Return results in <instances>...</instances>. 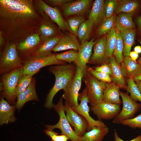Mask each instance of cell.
<instances>
[{"mask_svg": "<svg viewBox=\"0 0 141 141\" xmlns=\"http://www.w3.org/2000/svg\"><path fill=\"white\" fill-rule=\"evenodd\" d=\"M43 20L32 0H0V32L7 42L17 45L37 33Z\"/></svg>", "mask_w": 141, "mask_h": 141, "instance_id": "1", "label": "cell"}, {"mask_svg": "<svg viewBox=\"0 0 141 141\" xmlns=\"http://www.w3.org/2000/svg\"><path fill=\"white\" fill-rule=\"evenodd\" d=\"M76 69V66L71 63L54 65L48 68L49 72L54 75L55 81L46 97L44 105L46 108L50 109L53 107L54 96L60 90H63L67 87L74 75Z\"/></svg>", "mask_w": 141, "mask_h": 141, "instance_id": "2", "label": "cell"}, {"mask_svg": "<svg viewBox=\"0 0 141 141\" xmlns=\"http://www.w3.org/2000/svg\"><path fill=\"white\" fill-rule=\"evenodd\" d=\"M23 66L19 56L17 45L8 42L5 44L1 52L0 59V73L1 75L9 72Z\"/></svg>", "mask_w": 141, "mask_h": 141, "instance_id": "3", "label": "cell"}, {"mask_svg": "<svg viewBox=\"0 0 141 141\" xmlns=\"http://www.w3.org/2000/svg\"><path fill=\"white\" fill-rule=\"evenodd\" d=\"M62 97L57 103L54 105L53 108L59 116L58 122L53 125H46L47 129L53 130L58 128L61 131V134L67 136L71 141H80V137L76 133L69 122L65 113Z\"/></svg>", "mask_w": 141, "mask_h": 141, "instance_id": "4", "label": "cell"}, {"mask_svg": "<svg viewBox=\"0 0 141 141\" xmlns=\"http://www.w3.org/2000/svg\"><path fill=\"white\" fill-rule=\"evenodd\" d=\"M23 70L22 67L2 75L1 83L3 87L2 96L5 98L9 103L13 104L15 103L16 89L19 79L23 74Z\"/></svg>", "mask_w": 141, "mask_h": 141, "instance_id": "5", "label": "cell"}, {"mask_svg": "<svg viewBox=\"0 0 141 141\" xmlns=\"http://www.w3.org/2000/svg\"><path fill=\"white\" fill-rule=\"evenodd\" d=\"M84 78L89 103L91 106L96 105L103 101L105 83L99 80L87 71Z\"/></svg>", "mask_w": 141, "mask_h": 141, "instance_id": "6", "label": "cell"}, {"mask_svg": "<svg viewBox=\"0 0 141 141\" xmlns=\"http://www.w3.org/2000/svg\"><path fill=\"white\" fill-rule=\"evenodd\" d=\"M66 64L57 60L55 54L44 57H32L23 63V74L34 75L43 67Z\"/></svg>", "mask_w": 141, "mask_h": 141, "instance_id": "7", "label": "cell"}, {"mask_svg": "<svg viewBox=\"0 0 141 141\" xmlns=\"http://www.w3.org/2000/svg\"><path fill=\"white\" fill-rule=\"evenodd\" d=\"M84 75L81 70L77 67L75 73L67 87L63 91L62 97L71 108L78 106L79 92L81 88Z\"/></svg>", "mask_w": 141, "mask_h": 141, "instance_id": "8", "label": "cell"}, {"mask_svg": "<svg viewBox=\"0 0 141 141\" xmlns=\"http://www.w3.org/2000/svg\"><path fill=\"white\" fill-rule=\"evenodd\" d=\"M122 103V109L118 115L113 120L115 124H119L122 121L133 118L141 108V103L133 100L127 93L120 91Z\"/></svg>", "mask_w": 141, "mask_h": 141, "instance_id": "9", "label": "cell"}, {"mask_svg": "<svg viewBox=\"0 0 141 141\" xmlns=\"http://www.w3.org/2000/svg\"><path fill=\"white\" fill-rule=\"evenodd\" d=\"M78 99L80 101L78 105L72 108L73 110L83 116L89 124L88 131L93 127L107 126L101 120H95L90 116L89 113L90 108L88 105L89 101L85 88L79 93Z\"/></svg>", "mask_w": 141, "mask_h": 141, "instance_id": "10", "label": "cell"}, {"mask_svg": "<svg viewBox=\"0 0 141 141\" xmlns=\"http://www.w3.org/2000/svg\"><path fill=\"white\" fill-rule=\"evenodd\" d=\"M64 109L70 125L77 135L80 137H82L88 128L89 124L87 121L83 116L73 110L66 103L64 105Z\"/></svg>", "mask_w": 141, "mask_h": 141, "instance_id": "11", "label": "cell"}, {"mask_svg": "<svg viewBox=\"0 0 141 141\" xmlns=\"http://www.w3.org/2000/svg\"><path fill=\"white\" fill-rule=\"evenodd\" d=\"M91 110L100 120L113 119L121 111L120 105L103 101L96 105L91 106Z\"/></svg>", "mask_w": 141, "mask_h": 141, "instance_id": "12", "label": "cell"}, {"mask_svg": "<svg viewBox=\"0 0 141 141\" xmlns=\"http://www.w3.org/2000/svg\"><path fill=\"white\" fill-rule=\"evenodd\" d=\"M96 42L93 38L89 41H86L80 44L78 51L77 56L74 63L81 70L84 76L87 72V64L92 55V49Z\"/></svg>", "mask_w": 141, "mask_h": 141, "instance_id": "13", "label": "cell"}, {"mask_svg": "<svg viewBox=\"0 0 141 141\" xmlns=\"http://www.w3.org/2000/svg\"><path fill=\"white\" fill-rule=\"evenodd\" d=\"M40 38L38 33L32 34L17 45L18 51L22 56L20 58L23 63L31 57L37 50L36 46L40 43Z\"/></svg>", "mask_w": 141, "mask_h": 141, "instance_id": "14", "label": "cell"}, {"mask_svg": "<svg viewBox=\"0 0 141 141\" xmlns=\"http://www.w3.org/2000/svg\"><path fill=\"white\" fill-rule=\"evenodd\" d=\"M91 1L90 0H73L61 7L62 12L66 16H84L88 11Z\"/></svg>", "mask_w": 141, "mask_h": 141, "instance_id": "15", "label": "cell"}, {"mask_svg": "<svg viewBox=\"0 0 141 141\" xmlns=\"http://www.w3.org/2000/svg\"><path fill=\"white\" fill-rule=\"evenodd\" d=\"M106 37L104 36L96 42L93 47V53L88 63L90 64H102L108 63L109 58L106 54Z\"/></svg>", "mask_w": 141, "mask_h": 141, "instance_id": "16", "label": "cell"}, {"mask_svg": "<svg viewBox=\"0 0 141 141\" xmlns=\"http://www.w3.org/2000/svg\"><path fill=\"white\" fill-rule=\"evenodd\" d=\"M38 4L41 11L49 17L61 30L63 31H66L67 28L66 22L57 8L56 7H52L42 0L38 1Z\"/></svg>", "mask_w": 141, "mask_h": 141, "instance_id": "17", "label": "cell"}, {"mask_svg": "<svg viewBox=\"0 0 141 141\" xmlns=\"http://www.w3.org/2000/svg\"><path fill=\"white\" fill-rule=\"evenodd\" d=\"M36 79L33 78L27 88L17 97L15 104L16 108L20 110L25 104L30 101H38L36 90Z\"/></svg>", "mask_w": 141, "mask_h": 141, "instance_id": "18", "label": "cell"}, {"mask_svg": "<svg viewBox=\"0 0 141 141\" xmlns=\"http://www.w3.org/2000/svg\"><path fill=\"white\" fill-rule=\"evenodd\" d=\"M76 37L71 33L63 34L52 51L56 52L72 49L78 51L80 44Z\"/></svg>", "mask_w": 141, "mask_h": 141, "instance_id": "19", "label": "cell"}, {"mask_svg": "<svg viewBox=\"0 0 141 141\" xmlns=\"http://www.w3.org/2000/svg\"><path fill=\"white\" fill-rule=\"evenodd\" d=\"M15 105H10L9 103L2 96L0 101V124H7L16 120L14 112Z\"/></svg>", "mask_w": 141, "mask_h": 141, "instance_id": "20", "label": "cell"}, {"mask_svg": "<svg viewBox=\"0 0 141 141\" xmlns=\"http://www.w3.org/2000/svg\"><path fill=\"white\" fill-rule=\"evenodd\" d=\"M53 23L49 20L43 19L42 24L38 30L39 34L43 42L52 38L62 35Z\"/></svg>", "mask_w": 141, "mask_h": 141, "instance_id": "21", "label": "cell"}, {"mask_svg": "<svg viewBox=\"0 0 141 141\" xmlns=\"http://www.w3.org/2000/svg\"><path fill=\"white\" fill-rule=\"evenodd\" d=\"M106 87L104 91L103 101L120 105V87L112 82L105 83Z\"/></svg>", "mask_w": 141, "mask_h": 141, "instance_id": "22", "label": "cell"}, {"mask_svg": "<svg viewBox=\"0 0 141 141\" xmlns=\"http://www.w3.org/2000/svg\"><path fill=\"white\" fill-rule=\"evenodd\" d=\"M120 66L123 75L128 78H133L137 75L141 70V67L138 62L129 56L125 57Z\"/></svg>", "mask_w": 141, "mask_h": 141, "instance_id": "23", "label": "cell"}, {"mask_svg": "<svg viewBox=\"0 0 141 141\" xmlns=\"http://www.w3.org/2000/svg\"><path fill=\"white\" fill-rule=\"evenodd\" d=\"M110 65L112 74L111 78L113 82L118 85L120 88L126 89L127 87L125 77L122 73L120 65L116 62L115 57L112 56L109 58Z\"/></svg>", "mask_w": 141, "mask_h": 141, "instance_id": "24", "label": "cell"}, {"mask_svg": "<svg viewBox=\"0 0 141 141\" xmlns=\"http://www.w3.org/2000/svg\"><path fill=\"white\" fill-rule=\"evenodd\" d=\"M103 0H96L94 2L88 19L92 21L95 25H98L106 18Z\"/></svg>", "mask_w": 141, "mask_h": 141, "instance_id": "25", "label": "cell"}, {"mask_svg": "<svg viewBox=\"0 0 141 141\" xmlns=\"http://www.w3.org/2000/svg\"><path fill=\"white\" fill-rule=\"evenodd\" d=\"M62 35L50 38L44 42L39 46L31 57H44L52 54V51Z\"/></svg>", "mask_w": 141, "mask_h": 141, "instance_id": "26", "label": "cell"}, {"mask_svg": "<svg viewBox=\"0 0 141 141\" xmlns=\"http://www.w3.org/2000/svg\"><path fill=\"white\" fill-rule=\"evenodd\" d=\"M109 132L107 126L93 127L80 137V141H102Z\"/></svg>", "mask_w": 141, "mask_h": 141, "instance_id": "27", "label": "cell"}, {"mask_svg": "<svg viewBox=\"0 0 141 141\" xmlns=\"http://www.w3.org/2000/svg\"><path fill=\"white\" fill-rule=\"evenodd\" d=\"M115 23L116 29L120 32L133 29L135 26L131 15L124 13H120L115 17Z\"/></svg>", "mask_w": 141, "mask_h": 141, "instance_id": "28", "label": "cell"}, {"mask_svg": "<svg viewBox=\"0 0 141 141\" xmlns=\"http://www.w3.org/2000/svg\"><path fill=\"white\" fill-rule=\"evenodd\" d=\"M120 32L124 44V56L125 57L129 56L132 47L134 42L136 33L135 30L133 29H131Z\"/></svg>", "mask_w": 141, "mask_h": 141, "instance_id": "29", "label": "cell"}, {"mask_svg": "<svg viewBox=\"0 0 141 141\" xmlns=\"http://www.w3.org/2000/svg\"><path fill=\"white\" fill-rule=\"evenodd\" d=\"M94 25L93 22L89 19L81 25L78 30L77 36L81 44L87 40Z\"/></svg>", "mask_w": 141, "mask_h": 141, "instance_id": "30", "label": "cell"}, {"mask_svg": "<svg viewBox=\"0 0 141 141\" xmlns=\"http://www.w3.org/2000/svg\"><path fill=\"white\" fill-rule=\"evenodd\" d=\"M137 1L135 0H123L120 1L116 10V13H126L132 15L136 11L139 6Z\"/></svg>", "mask_w": 141, "mask_h": 141, "instance_id": "31", "label": "cell"}, {"mask_svg": "<svg viewBox=\"0 0 141 141\" xmlns=\"http://www.w3.org/2000/svg\"><path fill=\"white\" fill-rule=\"evenodd\" d=\"M117 41L116 29L113 27L109 32L106 37V54L109 58L112 56Z\"/></svg>", "mask_w": 141, "mask_h": 141, "instance_id": "32", "label": "cell"}, {"mask_svg": "<svg viewBox=\"0 0 141 141\" xmlns=\"http://www.w3.org/2000/svg\"><path fill=\"white\" fill-rule=\"evenodd\" d=\"M85 20L84 16H71L68 19L66 24L67 28L68 27L71 33L77 37L79 28L81 24Z\"/></svg>", "mask_w": 141, "mask_h": 141, "instance_id": "33", "label": "cell"}, {"mask_svg": "<svg viewBox=\"0 0 141 141\" xmlns=\"http://www.w3.org/2000/svg\"><path fill=\"white\" fill-rule=\"evenodd\" d=\"M117 41L113 54L115 60L120 65L122 62L123 58V53L124 49V44L120 32L116 29Z\"/></svg>", "mask_w": 141, "mask_h": 141, "instance_id": "34", "label": "cell"}, {"mask_svg": "<svg viewBox=\"0 0 141 141\" xmlns=\"http://www.w3.org/2000/svg\"><path fill=\"white\" fill-rule=\"evenodd\" d=\"M126 82L127 86L126 90L130 94V97L135 101L141 103V94L133 78H128Z\"/></svg>", "mask_w": 141, "mask_h": 141, "instance_id": "35", "label": "cell"}, {"mask_svg": "<svg viewBox=\"0 0 141 141\" xmlns=\"http://www.w3.org/2000/svg\"><path fill=\"white\" fill-rule=\"evenodd\" d=\"M33 75L23 74L20 77L15 92V95L16 97L28 86L33 78Z\"/></svg>", "mask_w": 141, "mask_h": 141, "instance_id": "36", "label": "cell"}, {"mask_svg": "<svg viewBox=\"0 0 141 141\" xmlns=\"http://www.w3.org/2000/svg\"><path fill=\"white\" fill-rule=\"evenodd\" d=\"M78 51L70 50L67 51L55 54L57 59L59 61L71 63L74 62L77 59Z\"/></svg>", "mask_w": 141, "mask_h": 141, "instance_id": "37", "label": "cell"}, {"mask_svg": "<svg viewBox=\"0 0 141 141\" xmlns=\"http://www.w3.org/2000/svg\"><path fill=\"white\" fill-rule=\"evenodd\" d=\"M115 17L113 15L109 18H105L100 24L97 30V34L101 36L109 32L113 27L115 23Z\"/></svg>", "mask_w": 141, "mask_h": 141, "instance_id": "38", "label": "cell"}, {"mask_svg": "<svg viewBox=\"0 0 141 141\" xmlns=\"http://www.w3.org/2000/svg\"><path fill=\"white\" fill-rule=\"evenodd\" d=\"M87 71L99 80L105 83L111 82L110 75L107 73L96 71L92 67H87Z\"/></svg>", "mask_w": 141, "mask_h": 141, "instance_id": "39", "label": "cell"}, {"mask_svg": "<svg viewBox=\"0 0 141 141\" xmlns=\"http://www.w3.org/2000/svg\"><path fill=\"white\" fill-rule=\"evenodd\" d=\"M118 5V2L116 0H108L104 2L106 18H109L113 16L114 12L116 9Z\"/></svg>", "mask_w": 141, "mask_h": 141, "instance_id": "40", "label": "cell"}, {"mask_svg": "<svg viewBox=\"0 0 141 141\" xmlns=\"http://www.w3.org/2000/svg\"><path fill=\"white\" fill-rule=\"evenodd\" d=\"M120 124L133 128H139L141 129V114L135 117L123 120Z\"/></svg>", "mask_w": 141, "mask_h": 141, "instance_id": "41", "label": "cell"}, {"mask_svg": "<svg viewBox=\"0 0 141 141\" xmlns=\"http://www.w3.org/2000/svg\"><path fill=\"white\" fill-rule=\"evenodd\" d=\"M45 133L51 139V141H68L69 140L66 135L55 132L53 130L46 129L44 131Z\"/></svg>", "mask_w": 141, "mask_h": 141, "instance_id": "42", "label": "cell"}, {"mask_svg": "<svg viewBox=\"0 0 141 141\" xmlns=\"http://www.w3.org/2000/svg\"><path fill=\"white\" fill-rule=\"evenodd\" d=\"M96 71L107 73L111 76L112 72L110 64L104 63L100 66L93 68Z\"/></svg>", "mask_w": 141, "mask_h": 141, "instance_id": "43", "label": "cell"}, {"mask_svg": "<svg viewBox=\"0 0 141 141\" xmlns=\"http://www.w3.org/2000/svg\"><path fill=\"white\" fill-rule=\"evenodd\" d=\"M72 1V0H49L46 1L52 6L61 7L66 3Z\"/></svg>", "mask_w": 141, "mask_h": 141, "instance_id": "44", "label": "cell"}, {"mask_svg": "<svg viewBox=\"0 0 141 141\" xmlns=\"http://www.w3.org/2000/svg\"><path fill=\"white\" fill-rule=\"evenodd\" d=\"M114 141H124L122 139L118 136L117 133L114 131ZM127 141H141V135L137 136L131 140Z\"/></svg>", "mask_w": 141, "mask_h": 141, "instance_id": "45", "label": "cell"}, {"mask_svg": "<svg viewBox=\"0 0 141 141\" xmlns=\"http://www.w3.org/2000/svg\"><path fill=\"white\" fill-rule=\"evenodd\" d=\"M138 54L135 51H131L129 54V56L133 60L136 61L138 57Z\"/></svg>", "mask_w": 141, "mask_h": 141, "instance_id": "46", "label": "cell"}, {"mask_svg": "<svg viewBox=\"0 0 141 141\" xmlns=\"http://www.w3.org/2000/svg\"><path fill=\"white\" fill-rule=\"evenodd\" d=\"M136 21L138 31L141 32V16L137 18Z\"/></svg>", "mask_w": 141, "mask_h": 141, "instance_id": "47", "label": "cell"}, {"mask_svg": "<svg viewBox=\"0 0 141 141\" xmlns=\"http://www.w3.org/2000/svg\"><path fill=\"white\" fill-rule=\"evenodd\" d=\"M134 81H141V70L140 73L137 75L133 78Z\"/></svg>", "mask_w": 141, "mask_h": 141, "instance_id": "48", "label": "cell"}, {"mask_svg": "<svg viewBox=\"0 0 141 141\" xmlns=\"http://www.w3.org/2000/svg\"><path fill=\"white\" fill-rule=\"evenodd\" d=\"M4 40L2 34L0 32V48H2V46L4 43Z\"/></svg>", "mask_w": 141, "mask_h": 141, "instance_id": "49", "label": "cell"}, {"mask_svg": "<svg viewBox=\"0 0 141 141\" xmlns=\"http://www.w3.org/2000/svg\"><path fill=\"white\" fill-rule=\"evenodd\" d=\"M134 51L139 54L141 53V46H135L134 48Z\"/></svg>", "mask_w": 141, "mask_h": 141, "instance_id": "50", "label": "cell"}, {"mask_svg": "<svg viewBox=\"0 0 141 141\" xmlns=\"http://www.w3.org/2000/svg\"><path fill=\"white\" fill-rule=\"evenodd\" d=\"M141 94V81H135Z\"/></svg>", "mask_w": 141, "mask_h": 141, "instance_id": "51", "label": "cell"}, {"mask_svg": "<svg viewBox=\"0 0 141 141\" xmlns=\"http://www.w3.org/2000/svg\"><path fill=\"white\" fill-rule=\"evenodd\" d=\"M138 62V64L141 67V56L139 59Z\"/></svg>", "mask_w": 141, "mask_h": 141, "instance_id": "52", "label": "cell"}, {"mask_svg": "<svg viewBox=\"0 0 141 141\" xmlns=\"http://www.w3.org/2000/svg\"><path fill=\"white\" fill-rule=\"evenodd\" d=\"M140 43L141 44V41H140Z\"/></svg>", "mask_w": 141, "mask_h": 141, "instance_id": "53", "label": "cell"}]
</instances>
